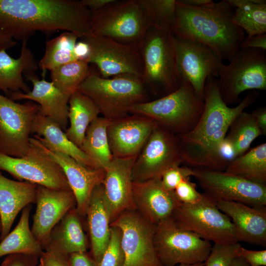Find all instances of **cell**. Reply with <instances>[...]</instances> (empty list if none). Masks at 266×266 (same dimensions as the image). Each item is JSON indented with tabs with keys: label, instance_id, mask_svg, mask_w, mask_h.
<instances>
[{
	"label": "cell",
	"instance_id": "obj_50",
	"mask_svg": "<svg viewBox=\"0 0 266 266\" xmlns=\"http://www.w3.org/2000/svg\"><path fill=\"white\" fill-rule=\"evenodd\" d=\"M74 53L77 60L86 61L90 53L89 46L82 40L77 42L74 48Z\"/></svg>",
	"mask_w": 266,
	"mask_h": 266
},
{
	"label": "cell",
	"instance_id": "obj_32",
	"mask_svg": "<svg viewBox=\"0 0 266 266\" xmlns=\"http://www.w3.org/2000/svg\"><path fill=\"white\" fill-rule=\"evenodd\" d=\"M234 8L233 22L246 37L266 33V0H227Z\"/></svg>",
	"mask_w": 266,
	"mask_h": 266
},
{
	"label": "cell",
	"instance_id": "obj_51",
	"mask_svg": "<svg viewBox=\"0 0 266 266\" xmlns=\"http://www.w3.org/2000/svg\"><path fill=\"white\" fill-rule=\"evenodd\" d=\"M17 42L9 35L0 32V49H7L14 46Z\"/></svg>",
	"mask_w": 266,
	"mask_h": 266
},
{
	"label": "cell",
	"instance_id": "obj_1",
	"mask_svg": "<svg viewBox=\"0 0 266 266\" xmlns=\"http://www.w3.org/2000/svg\"><path fill=\"white\" fill-rule=\"evenodd\" d=\"M259 96L256 90H251L236 106L230 107L221 97L217 79L208 78L203 93V110L199 121L192 131L178 136L183 163L194 168L224 171L227 165L220 151L229 127Z\"/></svg>",
	"mask_w": 266,
	"mask_h": 266
},
{
	"label": "cell",
	"instance_id": "obj_23",
	"mask_svg": "<svg viewBox=\"0 0 266 266\" xmlns=\"http://www.w3.org/2000/svg\"><path fill=\"white\" fill-rule=\"evenodd\" d=\"M218 209L231 220L238 241L266 245V209L235 201L215 202Z\"/></svg>",
	"mask_w": 266,
	"mask_h": 266
},
{
	"label": "cell",
	"instance_id": "obj_27",
	"mask_svg": "<svg viewBox=\"0 0 266 266\" xmlns=\"http://www.w3.org/2000/svg\"><path fill=\"white\" fill-rule=\"evenodd\" d=\"M37 185L27 181H14L0 173V240L10 232L15 219L25 207L35 203Z\"/></svg>",
	"mask_w": 266,
	"mask_h": 266
},
{
	"label": "cell",
	"instance_id": "obj_56",
	"mask_svg": "<svg viewBox=\"0 0 266 266\" xmlns=\"http://www.w3.org/2000/svg\"><path fill=\"white\" fill-rule=\"evenodd\" d=\"M39 266H44L42 263L40 261L39 262Z\"/></svg>",
	"mask_w": 266,
	"mask_h": 266
},
{
	"label": "cell",
	"instance_id": "obj_55",
	"mask_svg": "<svg viewBox=\"0 0 266 266\" xmlns=\"http://www.w3.org/2000/svg\"><path fill=\"white\" fill-rule=\"evenodd\" d=\"M1 228H2L1 220L0 215V233H1Z\"/></svg>",
	"mask_w": 266,
	"mask_h": 266
},
{
	"label": "cell",
	"instance_id": "obj_37",
	"mask_svg": "<svg viewBox=\"0 0 266 266\" xmlns=\"http://www.w3.org/2000/svg\"><path fill=\"white\" fill-rule=\"evenodd\" d=\"M89 70L86 61L75 60L51 70V82L62 93L70 97L77 91Z\"/></svg>",
	"mask_w": 266,
	"mask_h": 266
},
{
	"label": "cell",
	"instance_id": "obj_35",
	"mask_svg": "<svg viewBox=\"0 0 266 266\" xmlns=\"http://www.w3.org/2000/svg\"><path fill=\"white\" fill-rule=\"evenodd\" d=\"M78 37L74 33L65 32L46 42L44 54L38 63L43 73L53 69L77 60L74 48Z\"/></svg>",
	"mask_w": 266,
	"mask_h": 266
},
{
	"label": "cell",
	"instance_id": "obj_36",
	"mask_svg": "<svg viewBox=\"0 0 266 266\" xmlns=\"http://www.w3.org/2000/svg\"><path fill=\"white\" fill-rule=\"evenodd\" d=\"M262 135L251 114L243 111L231 124L225 140L232 146L236 158L245 153L252 142Z\"/></svg>",
	"mask_w": 266,
	"mask_h": 266
},
{
	"label": "cell",
	"instance_id": "obj_29",
	"mask_svg": "<svg viewBox=\"0 0 266 266\" xmlns=\"http://www.w3.org/2000/svg\"><path fill=\"white\" fill-rule=\"evenodd\" d=\"M38 67V63L27 46V40L23 41L20 55L17 59L9 56L6 49H0V91L29 92L23 74L27 76L34 74Z\"/></svg>",
	"mask_w": 266,
	"mask_h": 266
},
{
	"label": "cell",
	"instance_id": "obj_47",
	"mask_svg": "<svg viewBox=\"0 0 266 266\" xmlns=\"http://www.w3.org/2000/svg\"><path fill=\"white\" fill-rule=\"evenodd\" d=\"M240 48L259 49L266 51V33L245 37Z\"/></svg>",
	"mask_w": 266,
	"mask_h": 266
},
{
	"label": "cell",
	"instance_id": "obj_33",
	"mask_svg": "<svg viewBox=\"0 0 266 266\" xmlns=\"http://www.w3.org/2000/svg\"><path fill=\"white\" fill-rule=\"evenodd\" d=\"M111 120L103 117H97L89 126L82 144L80 148L104 170L113 157L108 144L107 130Z\"/></svg>",
	"mask_w": 266,
	"mask_h": 266
},
{
	"label": "cell",
	"instance_id": "obj_14",
	"mask_svg": "<svg viewBox=\"0 0 266 266\" xmlns=\"http://www.w3.org/2000/svg\"><path fill=\"white\" fill-rule=\"evenodd\" d=\"M181 163L178 136L158 125L136 157L132 170V181L160 178L167 169Z\"/></svg>",
	"mask_w": 266,
	"mask_h": 266
},
{
	"label": "cell",
	"instance_id": "obj_39",
	"mask_svg": "<svg viewBox=\"0 0 266 266\" xmlns=\"http://www.w3.org/2000/svg\"><path fill=\"white\" fill-rule=\"evenodd\" d=\"M239 243H214L205 261L204 266H231L233 259L238 257Z\"/></svg>",
	"mask_w": 266,
	"mask_h": 266
},
{
	"label": "cell",
	"instance_id": "obj_31",
	"mask_svg": "<svg viewBox=\"0 0 266 266\" xmlns=\"http://www.w3.org/2000/svg\"><path fill=\"white\" fill-rule=\"evenodd\" d=\"M31 209L30 204L22 210L17 225L0 241V257L16 254L33 255L39 258L41 256L44 251L30 228Z\"/></svg>",
	"mask_w": 266,
	"mask_h": 266
},
{
	"label": "cell",
	"instance_id": "obj_42",
	"mask_svg": "<svg viewBox=\"0 0 266 266\" xmlns=\"http://www.w3.org/2000/svg\"><path fill=\"white\" fill-rule=\"evenodd\" d=\"M174 194L181 203L193 204L200 201L203 198L196 189V184L188 178L181 182L173 191Z\"/></svg>",
	"mask_w": 266,
	"mask_h": 266
},
{
	"label": "cell",
	"instance_id": "obj_10",
	"mask_svg": "<svg viewBox=\"0 0 266 266\" xmlns=\"http://www.w3.org/2000/svg\"><path fill=\"white\" fill-rule=\"evenodd\" d=\"M202 199L193 204L180 203L172 217L183 228L214 243L238 242L231 219L203 193Z\"/></svg>",
	"mask_w": 266,
	"mask_h": 266
},
{
	"label": "cell",
	"instance_id": "obj_11",
	"mask_svg": "<svg viewBox=\"0 0 266 266\" xmlns=\"http://www.w3.org/2000/svg\"><path fill=\"white\" fill-rule=\"evenodd\" d=\"M36 103L29 100L19 103L0 93V152L21 158L30 146V135L36 115Z\"/></svg>",
	"mask_w": 266,
	"mask_h": 266
},
{
	"label": "cell",
	"instance_id": "obj_2",
	"mask_svg": "<svg viewBox=\"0 0 266 266\" xmlns=\"http://www.w3.org/2000/svg\"><path fill=\"white\" fill-rule=\"evenodd\" d=\"M92 12L81 0H0V32L27 40L36 32L91 33Z\"/></svg>",
	"mask_w": 266,
	"mask_h": 266
},
{
	"label": "cell",
	"instance_id": "obj_30",
	"mask_svg": "<svg viewBox=\"0 0 266 266\" xmlns=\"http://www.w3.org/2000/svg\"><path fill=\"white\" fill-rule=\"evenodd\" d=\"M100 113L98 107L90 98L78 90L75 91L68 100L69 127L65 132L67 137L80 148L87 128Z\"/></svg>",
	"mask_w": 266,
	"mask_h": 266
},
{
	"label": "cell",
	"instance_id": "obj_24",
	"mask_svg": "<svg viewBox=\"0 0 266 266\" xmlns=\"http://www.w3.org/2000/svg\"><path fill=\"white\" fill-rule=\"evenodd\" d=\"M33 89L27 93L9 92L11 100H27L39 105V113L57 123L63 130L68 123L69 97L62 93L51 82L40 80L34 74L26 76Z\"/></svg>",
	"mask_w": 266,
	"mask_h": 266
},
{
	"label": "cell",
	"instance_id": "obj_52",
	"mask_svg": "<svg viewBox=\"0 0 266 266\" xmlns=\"http://www.w3.org/2000/svg\"><path fill=\"white\" fill-rule=\"evenodd\" d=\"M181 2L196 7L208 6L213 4L214 2L212 0H179Z\"/></svg>",
	"mask_w": 266,
	"mask_h": 266
},
{
	"label": "cell",
	"instance_id": "obj_3",
	"mask_svg": "<svg viewBox=\"0 0 266 266\" xmlns=\"http://www.w3.org/2000/svg\"><path fill=\"white\" fill-rule=\"evenodd\" d=\"M234 8L227 0L196 7L176 0L175 36L203 44L230 61L245 37L232 20Z\"/></svg>",
	"mask_w": 266,
	"mask_h": 266
},
{
	"label": "cell",
	"instance_id": "obj_19",
	"mask_svg": "<svg viewBox=\"0 0 266 266\" xmlns=\"http://www.w3.org/2000/svg\"><path fill=\"white\" fill-rule=\"evenodd\" d=\"M35 203L31 230L42 246L55 225L68 211L76 207V200L70 189H53L37 185Z\"/></svg>",
	"mask_w": 266,
	"mask_h": 266
},
{
	"label": "cell",
	"instance_id": "obj_17",
	"mask_svg": "<svg viewBox=\"0 0 266 266\" xmlns=\"http://www.w3.org/2000/svg\"><path fill=\"white\" fill-rule=\"evenodd\" d=\"M175 37L177 64L181 79L189 82L198 97L203 100L206 80L218 77L222 60L203 44Z\"/></svg>",
	"mask_w": 266,
	"mask_h": 266
},
{
	"label": "cell",
	"instance_id": "obj_4",
	"mask_svg": "<svg viewBox=\"0 0 266 266\" xmlns=\"http://www.w3.org/2000/svg\"><path fill=\"white\" fill-rule=\"evenodd\" d=\"M142 80L158 98L177 90L182 79L178 71L175 37L172 32L151 27L140 43Z\"/></svg>",
	"mask_w": 266,
	"mask_h": 266
},
{
	"label": "cell",
	"instance_id": "obj_49",
	"mask_svg": "<svg viewBox=\"0 0 266 266\" xmlns=\"http://www.w3.org/2000/svg\"><path fill=\"white\" fill-rule=\"evenodd\" d=\"M114 1V0H81V2L93 13L101 9Z\"/></svg>",
	"mask_w": 266,
	"mask_h": 266
},
{
	"label": "cell",
	"instance_id": "obj_46",
	"mask_svg": "<svg viewBox=\"0 0 266 266\" xmlns=\"http://www.w3.org/2000/svg\"><path fill=\"white\" fill-rule=\"evenodd\" d=\"M44 266H69L68 256L43 251L39 258Z\"/></svg>",
	"mask_w": 266,
	"mask_h": 266
},
{
	"label": "cell",
	"instance_id": "obj_40",
	"mask_svg": "<svg viewBox=\"0 0 266 266\" xmlns=\"http://www.w3.org/2000/svg\"><path fill=\"white\" fill-rule=\"evenodd\" d=\"M124 254L121 246V232L115 226H110V238L99 266H123Z\"/></svg>",
	"mask_w": 266,
	"mask_h": 266
},
{
	"label": "cell",
	"instance_id": "obj_20",
	"mask_svg": "<svg viewBox=\"0 0 266 266\" xmlns=\"http://www.w3.org/2000/svg\"><path fill=\"white\" fill-rule=\"evenodd\" d=\"M30 140L61 167L74 195L76 209L82 217H85L92 192L96 186L102 183L105 171L86 167L70 156L52 151L34 136Z\"/></svg>",
	"mask_w": 266,
	"mask_h": 266
},
{
	"label": "cell",
	"instance_id": "obj_22",
	"mask_svg": "<svg viewBox=\"0 0 266 266\" xmlns=\"http://www.w3.org/2000/svg\"><path fill=\"white\" fill-rule=\"evenodd\" d=\"M133 198L135 210L155 225L172 216L180 203L173 191L163 186L160 178L133 182Z\"/></svg>",
	"mask_w": 266,
	"mask_h": 266
},
{
	"label": "cell",
	"instance_id": "obj_13",
	"mask_svg": "<svg viewBox=\"0 0 266 266\" xmlns=\"http://www.w3.org/2000/svg\"><path fill=\"white\" fill-rule=\"evenodd\" d=\"M81 40L90 48L86 61L95 65L102 77L130 74L142 78L143 66L139 47L92 33Z\"/></svg>",
	"mask_w": 266,
	"mask_h": 266
},
{
	"label": "cell",
	"instance_id": "obj_53",
	"mask_svg": "<svg viewBox=\"0 0 266 266\" xmlns=\"http://www.w3.org/2000/svg\"><path fill=\"white\" fill-rule=\"evenodd\" d=\"M231 266H250L244 259L240 257L235 258Z\"/></svg>",
	"mask_w": 266,
	"mask_h": 266
},
{
	"label": "cell",
	"instance_id": "obj_7",
	"mask_svg": "<svg viewBox=\"0 0 266 266\" xmlns=\"http://www.w3.org/2000/svg\"><path fill=\"white\" fill-rule=\"evenodd\" d=\"M91 33L139 47L152 25L139 0H114L92 13Z\"/></svg>",
	"mask_w": 266,
	"mask_h": 266
},
{
	"label": "cell",
	"instance_id": "obj_8",
	"mask_svg": "<svg viewBox=\"0 0 266 266\" xmlns=\"http://www.w3.org/2000/svg\"><path fill=\"white\" fill-rule=\"evenodd\" d=\"M229 62L222 64L217 79L220 95L227 105L239 103L245 91L266 90V51L240 48Z\"/></svg>",
	"mask_w": 266,
	"mask_h": 266
},
{
	"label": "cell",
	"instance_id": "obj_34",
	"mask_svg": "<svg viewBox=\"0 0 266 266\" xmlns=\"http://www.w3.org/2000/svg\"><path fill=\"white\" fill-rule=\"evenodd\" d=\"M225 172L263 185L266 183V143L261 144L235 158Z\"/></svg>",
	"mask_w": 266,
	"mask_h": 266
},
{
	"label": "cell",
	"instance_id": "obj_54",
	"mask_svg": "<svg viewBox=\"0 0 266 266\" xmlns=\"http://www.w3.org/2000/svg\"><path fill=\"white\" fill-rule=\"evenodd\" d=\"M175 266H204V263H198L193 265H178Z\"/></svg>",
	"mask_w": 266,
	"mask_h": 266
},
{
	"label": "cell",
	"instance_id": "obj_25",
	"mask_svg": "<svg viewBox=\"0 0 266 266\" xmlns=\"http://www.w3.org/2000/svg\"><path fill=\"white\" fill-rule=\"evenodd\" d=\"M83 218L76 207L68 211L51 230L42 246L43 251L65 256L87 251L90 242L84 231Z\"/></svg>",
	"mask_w": 266,
	"mask_h": 266
},
{
	"label": "cell",
	"instance_id": "obj_48",
	"mask_svg": "<svg viewBox=\"0 0 266 266\" xmlns=\"http://www.w3.org/2000/svg\"><path fill=\"white\" fill-rule=\"evenodd\" d=\"M259 129L263 135L266 134V108L264 106L256 108L251 113Z\"/></svg>",
	"mask_w": 266,
	"mask_h": 266
},
{
	"label": "cell",
	"instance_id": "obj_16",
	"mask_svg": "<svg viewBox=\"0 0 266 266\" xmlns=\"http://www.w3.org/2000/svg\"><path fill=\"white\" fill-rule=\"evenodd\" d=\"M0 170L20 181L53 189H70L61 167L31 140L29 149L23 157L0 152Z\"/></svg>",
	"mask_w": 266,
	"mask_h": 266
},
{
	"label": "cell",
	"instance_id": "obj_44",
	"mask_svg": "<svg viewBox=\"0 0 266 266\" xmlns=\"http://www.w3.org/2000/svg\"><path fill=\"white\" fill-rule=\"evenodd\" d=\"M238 257L244 259L250 266H266V250H252L242 246L238 252Z\"/></svg>",
	"mask_w": 266,
	"mask_h": 266
},
{
	"label": "cell",
	"instance_id": "obj_6",
	"mask_svg": "<svg viewBox=\"0 0 266 266\" xmlns=\"http://www.w3.org/2000/svg\"><path fill=\"white\" fill-rule=\"evenodd\" d=\"M203 107V100L198 97L189 82L182 80L175 91L156 100L135 104L131 107L129 113L149 118L179 136L194 128Z\"/></svg>",
	"mask_w": 266,
	"mask_h": 266
},
{
	"label": "cell",
	"instance_id": "obj_41",
	"mask_svg": "<svg viewBox=\"0 0 266 266\" xmlns=\"http://www.w3.org/2000/svg\"><path fill=\"white\" fill-rule=\"evenodd\" d=\"M193 168L176 165L165 170L160 179L163 186L167 190L173 191L176 186L182 181L193 176Z\"/></svg>",
	"mask_w": 266,
	"mask_h": 266
},
{
	"label": "cell",
	"instance_id": "obj_15",
	"mask_svg": "<svg viewBox=\"0 0 266 266\" xmlns=\"http://www.w3.org/2000/svg\"><path fill=\"white\" fill-rule=\"evenodd\" d=\"M204 194L215 202L235 201L252 206L266 205V185L225 171L193 168Z\"/></svg>",
	"mask_w": 266,
	"mask_h": 266
},
{
	"label": "cell",
	"instance_id": "obj_12",
	"mask_svg": "<svg viewBox=\"0 0 266 266\" xmlns=\"http://www.w3.org/2000/svg\"><path fill=\"white\" fill-rule=\"evenodd\" d=\"M156 225L135 209L123 212L111 223L121 232L123 266H163L155 246Z\"/></svg>",
	"mask_w": 266,
	"mask_h": 266
},
{
	"label": "cell",
	"instance_id": "obj_26",
	"mask_svg": "<svg viewBox=\"0 0 266 266\" xmlns=\"http://www.w3.org/2000/svg\"><path fill=\"white\" fill-rule=\"evenodd\" d=\"M90 239V252L99 266L110 238V214L102 183L94 189L86 211Z\"/></svg>",
	"mask_w": 266,
	"mask_h": 266
},
{
	"label": "cell",
	"instance_id": "obj_28",
	"mask_svg": "<svg viewBox=\"0 0 266 266\" xmlns=\"http://www.w3.org/2000/svg\"><path fill=\"white\" fill-rule=\"evenodd\" d=\"M33 133H36L33 136L49 150L70 156L86 167L100 169L91 158L67 137L57 123L39 112L33 121Z\"/></svg>",
	"mask_w": 266,
	"mask_h": 266
},
{
	"label": "cell",
	"instance_id": "obj_5",
	"mask_svg": "<svg viewBox=\"0 0 266 266\" xmlns=\"http://www.w3.org/2000/svg\"><path fill=\"white\" fill-rule=\"evenodd\" d=\"M77 90L90 98L103 117L110 120L128 115L132 106L148 101V91L140 77L122 74L102 77L90 68Z\"/></svg>",
	"mask_w": 266,
	"mask_h": 266
},
{
	"label": "cell",
	"instance_id": "obj_43",
	"mask_svg": "<svg viewBox=\"0 0 266 266\" xmlns=\"http://www.w3.org/2000/svg\"><path fill=\"white\" fill-rule=\"evenodd\" d=\"M38 257L22 254H11L6 256L0 266H37Z\"/></svg>",
	"mask_w": 266,
	"mask_h": 266
},
{
	"label": "cell",
	"instance_id": "obj_21",
	"mask_svg": "<svg viewBox=\"0 0 266 266\" xmlns=\"http://www.w3.org/2000/svg\"><path fill=\"white\" fill-rule=\"evenodd\" d=\"M136 156L113 157L105 169L102 185L111 223L123 212L135 209L133 198L132 170Z\"/></svg>",
	"mask_w": 266,
	"mask_h": 266
},
{
	"label": "cell",
	"instance_id": "obj_18",
	"mask_svg": "<svg viewBox=\"0 0 266 266\" xmlns=\"http://www.w3.org/2000/svg\"><path fill=\"white\" fill-rule=\"evenodd\" d=\"M157 126L150 118L135 114L111 120L107 134L113 157L137 156Z\"/></svg>",
	"mask_w": 266,
	"mask_h": 266
},
{
	"label": "cell",
	"instance_id": "obj_38",
	"mask_svg": "<svg viewBox=\"0 0 266 266\" xmlns=\"http://www.w3.org/2000/svg\"><path fill=\"white\" fill-rule=\"evenodd\" d=\"M152 27L171 32L175 26L176 0H139Z\"/></svg>",
	"mask_w": 266,
	"mask_h": 266
},
{
	"label": "cell",
	"instance_id": "obj_9",
	"mask_svg": "<svg viewBox=\"0 0 266 266\" xmlns=\"http://www.w3.org/2000/svg\"><path fill=\"white\" fill-rule=\"evenodd\" d=\"M154 242L163 266L203 263L212 246L210 242L181 227L172 216L156 225Z\"/></svg>",
	"mask_w": 266,
	"mask_h": 266
},
{
	"label": "cell",
	"instance_id": "obj_45",
	"mask_svg": "<svg viewBox=\"0 0 266 266\" xmlns=\"http://www.w3.org/2000/svg\"><path fill=\"white\" fill-rule=\"evenodd\" d=\"M69 266H99L90 253L76 252L68 256Z\"/></svg>",
	"mask_w": 266,
	"mask_h": 266
}]
</instances>
